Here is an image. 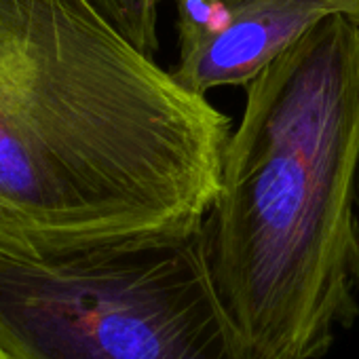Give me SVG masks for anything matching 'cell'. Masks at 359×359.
I'll list each match as a JSON object with an SVG mask.
<instances>
[{
  "mask_svg": "<svg viewBox=\"0 0 359 359\" xmlns=\"http://www.w3.org/2000/svg\"><path fill=\"white\" fill-rule=\"evenodd\" d=\"M229 137L91 0H0V254L197 233Z\"/></svg>",
  "mask_w": 359,
  "mask_h": 359,
  "instance_id": "cell-1",
  "label": "cell"
},
{
  "mask_svg": "<svg viewBox=\"0 0 359 359\" xmlns=\"http://www.w3.org/2000/svg\"><path fill=\"white\" fill-rule=\"evenodd\" d=\"M245 89L205 262L260 359H319L357 309L359 26L323 18Z\"/></svg>",
  "mask_w": 359,
  "mask_h": 359,
  "instance_id": "cell-2",
  "label": "cell"
},
{
  "mask_svg": "<svg viewBox=\"0 0 359 359\" xmlns=\"http://www.w3.org/2000/svg\"><path fill=\"white\" fill-rule=\"evenodd\" d=\"M199 231L0 254V348L9 359H260L218 296Z\"/></svg>",
  "mask_w": 359,
  "mask_h": 359,
  "instance_id": "cell-3",
  "label": "cell"
},
{
  "mask_svg": "<svg viewBox=\"0 0 359 359\" xmlns=\"http://www.w3.org/2000/svg\"><path fill=\"white\" fill-rule=\"evenodd\" d=\"M180 62L171 76L203 95L248 87L266 66L332 15L319 0H175Z\"/></svg>",
  "mask_w": 359,
  "mask_h": 359,
  "instance_id": "cell-4",
  "label": "cell"
},
{
  "mask_svg": "<svg viewBox=\"0 0 359 359\" xmlns=\"http://www.w3.org/2000/svg\"><path fill=\"white\" fill-rule=\"evenodd\" d=\"M158 3L161 0H91L114 30L148 57L158 51Z\"/></svg>",
  "mask_w": 359,
  "mask_h": 359,
  "instance_id": "cell-5",
  "label": "cell"
},
{
  "mask_svg": "<svg viewBox=\"0 0 359 359\" xmlns=\"http://www.w3.org/2000/svg\"><path fill=\"white\" fill-rule=\"evenodd\" d=\"M319 3L334 15H344L359 26V0H319Z\"/></svg>",
  "mask_w": 359,
  "mask_h": 359,
  "instance_id": "cell-6",
  "label": "cell"
},
{
  "mask_svg": "<svg viewBox=\"0 0 359 359\" xmlns=\"http://www.w3.org/2000/svg\"><path fill=\"white\" fill-rule=\"evenodd\" d=\"M0 359H9V357L5 355V351H3V348H0Z\"/></svg>",
  "mask_w": 359,
  "mask_h": 359,
  "instance_id": "cell-7",
  "label": "cell"
}]
</instances>
